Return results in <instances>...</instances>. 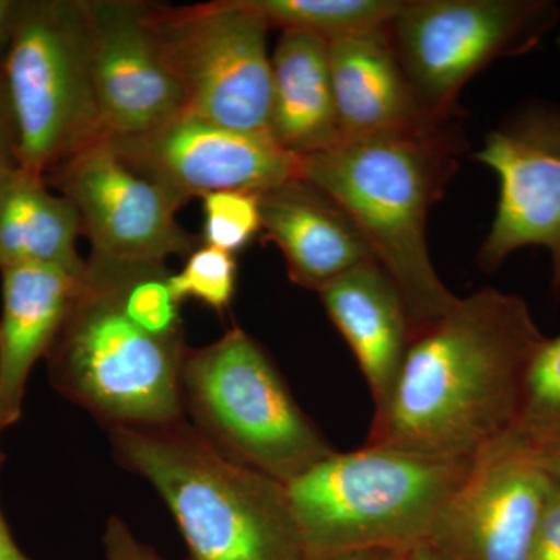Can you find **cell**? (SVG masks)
<instances>
[{
	"instance_id": "obj_27",
	"label": "cell",
	"mask_w": 560,
	"mask_h": 560,
	"mask_svg": "<svg viewBox=\"0 0 560 560\" xmlns=\"http://www.w3.org/2000/svg\"><path fill=\"white\" fill-rule=\"evenodd\" d=\"M20 164L18 161V136L11 113L5 84L0 77V172Z\"/></svg>"
},
{
	"instance_id": "obj_24",
	"label": "cell",
	"mask_w": 560,
	"mask_h": 560,
	"mask_svg": "<svg viewBox=\"0 0 560 560\" xmlns=\"http://www.w3.org/2000/svg\"><path fill=\"white\" fill-rule=\"evenodd\" d=\"M260 191L223 190L205 195L202 241L235 254L246 248L261 231Z\"/></svg>"
},
{
	"instance_id": "obj_7",
	"label": "cell",
	"mask_w": 560,
	"mask_h": 560,
	"mask_svg": "<svg viewBox=\"0 0 560 560\" xmlns=\"http://www.w3.org/2000/svg\"><path fill=\"white\" fill-rule=\"evenodd\" d=\"M0 77L16 127L21 167L46 176L103 139L84 0H20Z\"/></svg>"
},
{
	"instance_id": "obj_21",
	"label": "cell",
	"mask_w": 560,
	"mask_h": 560,
	"mask_svg": "<svg viewBox=\"0 0 560 560\" xmlns=\"http://www.w3.org/2000/svg\"><path fill=\"white\" fill-rule=\"evenodd\" d=\"M270 28L312 33L326 39L382 33L405 0H249Z\"/></svg>"
},
{
	"instance_id": "obj_18",
	"label": "cell",
	"mask_w": 560,
	"mask_h": 560,
	"mask_svg": "<svg viewBox=\"0 0 560 560\" xmlns=\"http://www.w3.org/2000/svg\"><path fill=\"white\" fill-rule=\"evenodd\" d=\"M342 142L441 124L423 113L386 31L329 40Z\"/></svg>"
},
{
	"instance_id": "obj_12",
	"label": "cell",
	"mask_w": 560,
	"mask_h": 560,
	"mask_svg": "<svg viewBox=\"0 0 560 560\" xmlns=\"http://www.w3.org/2000/svg\"><path fill=\"white\" fill-rule=\"evenodd\" d=\"M551 495L536 447L510 431L471 460L427 545L447 560H525Z\"/></svg>"
},
{
	"instance_id": "obj_33",
	"label": "cell",
	"mask_w": 560,
	"mask_h": 560,
	"mask_svg": "<svg viewBox=\"0 0 560 560\" xmlns=\"http://www.w3.org/2000/svg\"><path fill=\"white\" fill-rule=\"evenodd\" d=\"M558 46H559V49H560V33H559V36H558Z\"/></svg>"
},
{
	"instance_id": "obj_11",
	"label": "cell",
	"mask_w": 560,
	"mask_h": 560,
	"mask_svg": "<svg viewBox=\"0 0 560 560\" xmlns=\"http://www.w3.org/2000/svg\"><path fill=\"white\" fill-rule=\"evenodd\" d=\"M475 160L499 178V202L478 253L482 271L499 270L518 249L551 257L552 289L560 293V106L533 102L486 135Z\"/></svg>"
},
{
	"instance_id": "obj_29",
	"label": "cell",
	"mask_w": 560,
	"mask_h": 560,
	"mask_svg": "<svg viewBox=\"0 0 560 560\" xmlns=\"http://www.w3.org/2000/svg\"><path fill=\"white\" fill-rule=\"evenodd\" d=\"M537 458H539L541 470L547 475L552 489L560 493V438L536 448Z\"/></svg>"
},
{
	"instance_id": "obj_1",
	"label": "cell",
	"mask_w": 560,
	"mask_h": 560,
	"mask_svg": "<svg viewBox=\"0 0 560 560\" xmlns=\"http://www.w3.org/2000/svg\"><path fill=\"white\" fill-rule=\"evenodd\" d=\"M528 302L485 287L412 337L366 444L474 459L514 429L530 357L545 340Z\"/></svg>"
},
{
	"instance_id": "obj_22",
	"label": "cell",
	"mask_w": 560,
	"mask_h": 560,
	"mask_svg": "<svg viewBox=\"0 0 560 560\" xmlns=\"http://www.w3.org/2000/svg\"><path fill=\"white\" fill-rule=\"evenodd\" d=\"M512 433L533 447L560 438V334L545 338L530 357Z\"/></svg>"
},
{
	"instance_id": "obj_5",
	"label": "cell",
	"mask_w": 560,
	"mask_h": 560,
	"mask_svg": "<svg viewBox=\"0 0 560 560\" xmlns=\"http://www.w3.org/2000/svg\"><path fill=\"white\" fill-rule=\"evenodd\" d=\"M474 459L364 444L335 452L287 485L308 560L335 552L427 544Z\"/></svg>"
},
{
	"instance_id": "obj_23",
	"label": "cell",
	"mask_w": 560,
	"mask_h": 560,
	"mask_svg": "<svg viewBox=\"0 0 560 560\" xmlns=\"http://www.w3.org/2000/svg\"><path fill=\"white\" fill-rule=\"evenodd\" d=\"M237 272L235 254L213 246H198L187 256L183 270L172 275L173 294L180 304L197 300L223 313L234 300Z\"/></svg>"
},
{
	"instance_id": "obj_20",
	"label": "cell",
	"mask_w": 560,
	"mask_h": 560,
	"mask_svg": "<svg viewBox=\"0 0 560 560\" xmlns=\"http://www.w3.org/2000/svg\"><path fill=\"white\" fill-rule=\"evenodd\" d=\"M20 164L0 172V270L25 265L83 275L77 241L83 230L68 198Z\"/></svg>"
},
{
	"instance_id": "obj_15",
	"label": "cell",
	"mask_w": 560,
	"mask_h": 560,
	"mask_svg": "<svg viewBox=\"0 0 560 560\" xmlns=\"http://www.w3.org/2000/svg\"><path fill=\"white\" fill-rule=\"evenodd\" d=\"M259 195L261 231L298 285L318 293L346 272L377 264L348 213L307 180L293 178Z\"/></svg>"
},
{
	"instance_id": "obj_9",
	"label": "cell",
	"mask_w": 560,
	"mask_h": 560,
	"mask_svg": "<svg viewBox=\"0 0 560 560\" xmlns=\"http://www.w3.org/2000/svg\"><path fill=\"white\" fill-rule=\"evenodd\" d=\"M559 21L551 0H405L386 36L423 113L452 121L477 73L536 50Z\"/></svg>"
},
{
	"instance_id": "obj_8",
	"label": "cell",
	"mask_w": 560,
	"mask_h": 560,
	"mask_svg": "<svg viewBox=\"0 0 560 560\" xmlns=\"http://www.w3.org/2000/svg\"><path fill=\"white\" fill-rule=\"evenodd\" d=\"M145 21L183 91L184 113L231 130L268 135L271 28L249 0L183 7L145 2Z\"/></svg>"
},
{
	"instance_id": "obj_3",
	"label": "cell",
	"mask_w": 560,
	"mask_h": 560,
	"mask_svg": "<svg viewBox=\"0 0 560 560\" xmlns=\"http://www.w3.org/2000/svg\"><path fill=\"white\" fill-rule=\"evenodd\" d=\"M108 431L116 459L167 504L191 560H308L287 486L224 456L189 420Z\"/></svg>"
},
{
	"instance_id": "obj_25",
	"label": "cell",
	"mask_w": 560,
	"mask_h": 560,
	"mask_svg": "<svg viewBox=\"0 0 560 560\" xmlns=\"http://www.w3.org/2000/svg\"><path fill=\"white\" fill-rule=\"evenodd\" d=\"M103 544L106 560H164L149 545L136 539L127 523L119 517H110L106 523Z\"/></svg>"
},
{
	"instance_id": "obj_14",
	"label": "cell",
	"mask_w": 560,
	"mask_h": 560,
	"mask_svg": "<svg viewBox=\"0 0 560 560\" xmlns=\"http://www.w3.org/2000/svg\"><path fill=\"white\" fill-rule=\"evenodd\" d=\"M92 91L103 138H130L184 113L145 21V2L84 0Z\"/></svg>"
},
{
	"instance_id": "obj_10",
	"label": "cell",
	"mask_w": 560,
	"mask_h": 560,
	"mask_svg": "<svg viewBox=\"0 0 560 560\" xmlns=\"http://www.w3.org/2000/svg\"><path fill=\"white\" fill-rule=\"evenodd\" d=\"M44 178L79 212L92 256L164 264L198 248L176 220L187 202L132 167L106 139L77 151Z\"/></svg>"
},
{
	"instance_id": "obj_30",
	"label": "cell",
	"mask_w": 560,
	"mask_h": 560,
	"mask_svg": "<svg viewBox=\"0 0 560 560\" xmlns=\"http://www.w3.org/2000/svg\"><path fill=\"white\" fill-rule=\"evenodd\" d=\"M20 0H0V69L13 33Z\"/></svg>"
},
{
	"instance_id": "obj_17",
	"label": "cell",
	"mask_w": 560,
	"mask_h": 560,
	"mask_svg": "<svg viewBox=\"0 0 560 560\" xmlns=\"http://www.w3.org/2000/svg\"><path fill=\"white\" fill-rule=\"evenodd\" d=\"M0 433L22 416L33 366L46 359L81 276L55 267L25 265L0 270Z\"/></svg>"
},
{
	"instance_id": "obj_2",
	"label": "cell",
	"mask_w": 560,
	"mask_h": 560,
	"mask_svg": "<svg viewBox=\"0 0 560 560\" xmlns=\"http://www.w3.org/2000/svg\"><path fill=\"white\" fill-rule=\"evenodd\" d=\"M466 149L452 121L348 140L300 158V178L330 197L359 228L410 313L412 334L441 319L459 298L431 261L427 219Z\"/></svg>"
},
{
	"instance_id": "obj_28",
	"label": "cell",
	"mask_w": 560,
	"mask_h": 560,
	"mask_svg": "<svg viewBox=\"0 0 560 560\" xmlns=\"http://www.w3.org/2000/svg\"><path fill=\"white\" fill-rule=\"evenodd\" d=\"M411 550H396V548H366V550L335 552V555L320 556V558L311 560H407Z\"/></svg>"
},
{
	"instance_id": "obj_16",
	"label": "cell",
	"mask_w": 560,
	"mask_h": 560,
	"mask_svg": "<svg viewBox=\"0 0 560 560\" xmlns=\"http://www.w3.org/2000/svg\"><path fill=\"white\" fill-rule=\"evenodd\" d=\"M318 294L352 350L370 386L374 411L378 410L388 400L415 337L404 296L378 264L346 272Z\"/></svg>"
},
{
	"instance_id": "obj_31",
	"label": "cell",
	"mask_w": 560,
	"mask_h": 560,
	"mask_svg": "<svg viewBox=\"0 0 560 560\" xmlns=\"http://www.w3.org/2000/svg\"><path fill=\"white\" fill-rule=\"evenodd\" d=\"M3 460H5V455H3L2 448H0V469H2ZM0 560H31L20 550L13 536H11L2 510H0Z\"/></svg>"
},
{
	"instance_id": "obj_26",
	"label": "cell",
	"mask_w": 560,
	"mask_h": 560,
	"mask_svg": "<svg viewBox=\"0 0 560 560\" xmlns=\"http://www.w3.org/2000/svg\"><path fill=\"white\" fill-rule=\"evenodd\" d=\"M525 560H560V493L555 489Z\"/></svg>"
},
{
	"instance_id": "obj_13",
	"label": "cell",
	"mask_w": 560,
	"mask_h": 560,
	"mask_svg": "<svg viewBox=\"0 0 560 560\" xmlns=\"http://www.w3.org/2000/svg\"><path fill=\"white\" fill-rule=\"evenodd\" d=\"M103 139L186 202L213 191H264L300 178V158L270 135L231 130L187 113L143 135Z\"/></svg>"
},
{
	"instance_id": "obj_6",
	"label": "cell",
	"mask_w": 560,
	"mask_h": 560,
	"mask_svg": "<svg viewBox=\"0 0 560 560\" xmlns=\"http://www.w3.org/2000/svg\"><path fill=\"white\" fill-rule=\"evenodd\" d=\"M180 390L184 412L206 441L282 485L337 452L294 400L264 346L241 327L187 349Z\"/></svg>"
},
{
	"instance_id": "obj_19",
	"label": "cell",
	"mask_w": 560,
	"mask_h": 560,
	"mask_svg": "<svg viewBox=\"0 0 560 560\" xmlns=\"http://www.w3.org/2000/svg\"><path fill=\"white\" fill-rule=\"evenodd\" d=\"M268 135L296 158L341 145L326 39L305 32L280 33L271 57Z\"/></svg>"
},
{
	"instance_id": "obj_4",
	"label": "cell",
	"mask_w": 560,
	"mask_h": 560,
	"mask_svg": "<svg viewBox=\"0 0 560 560\" xmlns=\"http://www.w3.org/2000/svg\"><path fill=\"white\" fill-rule=\"evenodd\" d=\"M184 338L158 337L121 305L113 264L91 256L57 338L47 352L51 386L106 429L186 419Z\"/></svg>"
},
{
	"instance_id": "obj_32",
	"label": "cell",
	"mask_w": 560,
	"mask_h": 560,
	"mask_svg": "<svg viewBox=\"0 0 560 560\" xmlns=\"http://www.w3.org/2000/svg\"><path fill=\"white\" fill-rule=\"evenodd\" d=\"M407 560H447L442 558L440 552L434 550L430 545L422 544L419 547L412 548Z\"/></svg>"
}]
</instances>
